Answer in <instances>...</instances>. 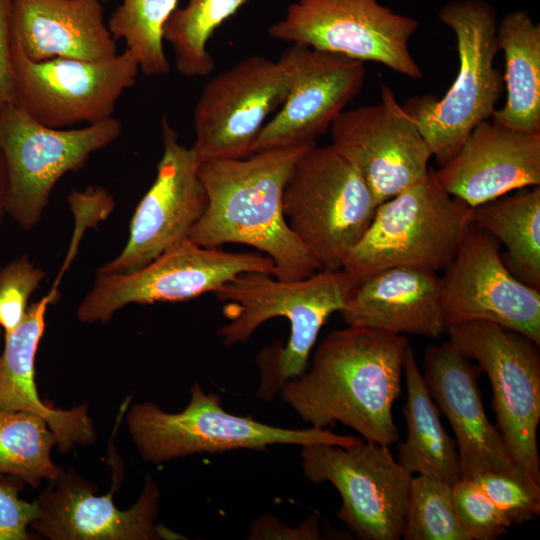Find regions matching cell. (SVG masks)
Instances as JSON below:
<instances>
[{
	"label": "cell",
	"mask_w": 540,
	"mask_h": 540,
	"mask_svg": "<svg viewBox=\"0 0 540 540\" xmlns=\"http://www.w3.org/2000/svg\"><path fill=\"white\" fill-rule=\"evenodd\" d=\"M344 269L319 270L298 280H280L271 274L247 272L216 292L229 322L218 329L226 345L243 343L266 321L286 318L290 336L285 346L275 344L258 356V396L272 400L289 380L308 368L318 334L334 312H340L358 283Z\"/></svg>",
	"instance_id": "obj_3"
},
{
	"label": "cell",
	"mask_w": 540,
	"mask_h": 540,
	"mask_svg": "<svg viewBox=\"0 0 540 540\" xmlns=\"http://www.w3.org/2000/svg\"><path fill=\"white\" fill-rule=\"evenodd\" d=\"M11 34L36 62L105 61L117 54L100 0H12Z\"/></svg>",
	"instance_id": "obj_23"
},
{
	"label": "cell",
	"mask_w": 540,
	"mask_h": 540,
	"mask_svg": "<svg viewBox=\"0 0 540 540\" xmlns=\"http://www.w3.org/2000/svg\"><path fill=\"white\" fill-rule=\"evenodd\" d=\"M497 42L505 59L506 102L492 121L513 130L540 134V25L526 10L498 22Z\"/></svg>",
	"instance_id": "obj_26"
},
{
	"label": "cell",
	"mask_w": 540,
	"mask_h": 540,
	"mask_svg": "<svg viewBox=\"0 0 540 540\" xmlns=\"http://www.w3.org/2000/svg\"><path fill=\"white\" fill-rule=\"evenodd\" d=\"M45 276V270L35 266L27 254L0 269V328L4 335L23 321L29 299Z\"/></svg>",
	"instance_id": "obj_33"
},
{
	"label": "cell",
	"mask_w": 540,
	"mask_h": 540,
	"mask_svg": "<svg viewBox=\"0 0 540 540\" xmlns=\"http://www.w3.org/2000/svg\"><path fill=\"white\" fill-rule=\"evenodd\" d=\"M247 272L274 275L273 260L256 252L204 247L189 237L178 241L144 267L125 274H98L76 314L83 323H107L129 304L181 302L216 292Z\"/></svg>",
	"instance_id": "obj_9"
},
{
	"label": "cell",
	"mask_w": 540,
	"mask_h": 540,
	"mask_svg": "<svg viewBox=\"0 0 540 540\" xmlns=\"http://www.w3.org/2000/svg\"><path fill=\"white\" fill-rule=\"evenodd\" d=\"M440 22L454 33L459 59L457 75L443 97L407 99L402 106L425 139L439 166L460 149L471 131L489 120L504 89L494 66L499 52L497 13L484 0H454L438 11Z\"/></svg>",
	"instance_id": "obj_4"
},
{
	"label": "cell",
	"mask_w": 540,
	"mask_h": 540,
	"mask_svg": "<svg viewBox=\"0 0 540 540\" xmlns=\"http://www.w3.org/2000/svg\"><path fill=\"white\" fill-rule=\"evenodd\" d=\"M58 297L51 290L45 297L29 305L20 325L4 335L0 352V409L28 411L43 417L57 439L62 452L76 444H91L96 433L86 405L71 410H58L45 405L35 383V358L46 326L48 306Z\"/></svg>",
	"instance_id": "obj_24"
},
{
	"label": "cell",
	"mask_w": 540,
	"mask_h": 540,
	"mask_svg": "<svg viewBox=\"0 0 540 540\" xmlns=\"http://www.w3.org/2000/svg\"><path fill=\"white\" fill-rule=\"evenodd\" d=\"M473 222L506 246L502 259L508 270L540 289V187L522 188L474 207Z\"/></svg>",
	"instance_id": "obj_27"
},
{
	"label": "cell",
	"mask_w": 540,
	"mask_h": 540,
	"mask_svg": "<svg viewBox=\"0 0 540 540\" xmlns=\"http://www.w3.org/2000/svg\"><path fill=\"white\" fill-rule=\"evenodd\" d=\"M96 495L97 488L73 472L62 471L37 499L39 516L30 527L51 540H158L181 535L156 524L160 491L146 480L136 503L119 510L112 492Z\"/></svg>",
	"instance_id": "obj_19"
},
{
	"label": "cell",
	"mask_w": 540,
	"mask_h": 540,
	"mask_svg": "<svg viewBox=\"0 0 540 540\" xmlns=\"http://www.w3.org/2000/svg\"><path fill=\"white\" fill-rule=\"evenodd\" d=\"M401 538L472 540L456 513L450 484L427 475L411 478Z\"/></svg>",
	"instance_id": "obj_31"
},
{
	"label": "cell",
	"mask_w": 540,
	"mask_h": 540,
	"mask_svg": "<svg viewBox=\"0 0 540 540\" xmlns=\"http://www.w3.org/2000/svg\"><path fill=\"white\" fill-rule=\"evenodd\" d=\"M301 466L312 482L331 483L342 504L337 517L362 540L402 537L412 474L388 446L368 442L342 447H301Z\"/></svg>",
	"instance_id": "obj_13"
},
{
	"label": "cell",
	"mask_w": 540,
	"mask_h": 540,
	"mask_svg": "<svg viewBox=\"0 0 540 540\" xmlns=\"http://www.w3.org/2000/svg\"><path fill=\"white\" fill-rule=\"evenodd\" d=\"M472 222L473 208L443 190L429 170L377 206L342 269L358 280L397 266L447 269Z\"/></svg>",
	"instance_id": "obj_5"
},
{
	"label": "cell",
	"mask_w": 540,
	"mask_h": 540,
	"mask_svg": "<svg viewBox=\"0 0 540 540\" xmlns=\"http://www.w3.org/2000/svg\"><path fill=\"white\" fill-rule=\"evenodd\" d=\"M12 0H0V106L15 103L11 77Z\"/></svg>",
	"instance_id": "obj_37"
},
{
	"label": "cell",
	"mask_w": 540,
	"mask_h": 540,
	"mask_svg": "<svg viewBox=\"0 0 540 540\" xmlns=\"http://www.w3.org/2000/svg\"><path fill=\"white\" fill-rule=\"evenodd\" d=\"M127 424L143 459L153 463L202 452L264 450L280 444L350 447L362 441L326 428H284L229 413L218 394L206 393L198 384L191 387L189 403L181 412H165L153 402L138 403L130 408Z\"/></svg>",
	"instance_id": "obj_6"
},
{
	"label": "cell",
	"mask_w": 540,
	"mask_h": 540,
	"mask_svg": "<svg viewBox=\"0 0 540 540\" xmlns=\"http://www.w3.org/2000/svg\"><path fill=\"white\" fill-rule=\"evenodd\" d=\"M511 521L520 524L540 513V484L523 471L487 472L471 478Z\"/></svg>",
	"instance_id": "obj_32"
},
{
	"label": "cell",
	"mask_w": 540,
	"mask_h": 540,
	"mask_svg": "<svg viewBox=\"0 0 540 540\" xmlns=\"http://www.w3.org/2000/svg\"><path fill=\"white\" fill-rule=\"evenodd\" d=\"M403 372L407 389L403 409L407 435L398 444V462L410 474L427 475L453 486L462 478L456 441L442 425L438 406L411 346L405 355Z\"/></svg>",
	"instance_id": "obj_25"
},
{
	"label": "cell",
	"mask_w": 540,
	"mask_h": 540,
	"mask_svg": "<svg viewBox=\"0 0 540 540\" xmlns=\"http://www.w3.org/2000/svg\"><path fill=\"white\" fill-rule=\"evenodd\" d=\"M442 294L436 272L390 267L359 280L339 313L348 326L439 338L447 331Z\"/></svg>",
	"instance_id": "obj_22"
},
{
	"label": "cell",
	"mask_w": 540,
	"mask_h": 540,
	"mask_svg": "<svg viewBox=\"0 0 540 540\" xmlns=\"http://www.w3.org/2000/svg\"><path fill=\"white\" fill-rule=\"evenodd\" d=\"M161 128L163 152L155 180L134 211L125 247L98 274H125L144 267L188 237L206 209L194 150L179 142L166 116Z\"/></svg>",
	"instance_id": "obj_17"
},
{
	"label": "cell",
	"mask_w": 540,
	"mask_h": 540,
	"mask_svg": "<svg viewBox=\"0 0 540 540\" xmlns=\"http://www.w3.org/2000/svg\"><path fill=\"white\" fill-rule=\"evenodd\" d=\"M430 172L443 190L472 208L539 186L540 134L483 121L448 162Z\"/></svg>",
	"instance_id": "obj_20"
},
{
	"label": "cell",
	"mask_w": 540,
	"mask_h": 540,
	"mask_svg": "<svg viewBox=\"0 0 540 540\" xmlns=\"http://www.w3.org/2000/svg\"><path fill=\"white\" fill-rule=\"evenodd\" d=\"M423 378L456 436L461 477L487 472L515 473L499 430L488 420L477 385V370L449 341L429 346Z\"/></svg>",
	"instance_id": "obj_21"
},
{
	"label": "cell",
	"mask_w": 540,
	"mask_h": 540,
	"mask_svg": "<svg viewBox=\"0 0 540 540\" xmlns=\"http://www.w3.org/2000/svg\"><path fill=\"white\" fill-rule=\"evenodd\" d=\"M10 64L15 104L42 125L59 129L113 117L117 101L134 86L140 71L127 49L105 61L36 62L13 36Z\"/></svg>",
	"instance_id": "obj_11"
},
{
	"label": "cell",
	"mask_w": 540,
	"mask_h": 540,
	"mask_svg": "<svg viewBox=\"0 0 540 540\" xmlns=\"http://www.w3.org/2000/svg\"><path fill=\"white\" fill-rule=\"evenodd\" d=\"M458 518L472 540H493L508 532V517L471 478H461L452 486Z\"/></svg>",
	"instance_id": "obj_34"
},
{
	"label": "cell",
	"mask_w": 540,
	"mask_h": 540,
	"mask_svg": "<svg viewBox=\"0 0 540 540\" xmlns=\"http://www.w3.org/2000/svg\"><path fill=\"white\" fill-rule=\"evenodd\" d=\"M280 58L290 71L288 94L278 113L261 128L252 153L316 144L364 84V62L341 54L292 44Z\"/></svg>",
	"instance_id": "obj_18"
},
{
	"label": "cell",
	"mask_w": 540,
	"mask_h": 540,
	"mask_svg": "<svg viewBox=\"0 0 540 540\" xmlns=\"http://www.w3.org/2000/svg\"><path fill=\"white\" fill-rule=\"evenodd\" d=\"M447 332L448 341L487 374L504 443L517 467L540 484L539 345L519 332L488 321L454 324Z\"/></svg>",
	"instance_id": "obj_10"
},
{
	"label": "cell",
	"mask_w": 540,
	"mask_h": 540,
	"mask_svg": "<svg viewBox=\"0 0 540 540\" xmlns=\"http://www.w3.org/2000/svg\"><path fill=\"white\" fill-rule=\"evenodd\" d=\"M249 539H307L321 538L319 516L312 514L297 527H289L272 515H266L252 522Z\"/></svg>",
	"instance_id": "obj_36"
},
{
	"label": "cell",
	"mask_w": 540,
	"mask_h": 540,
	"mask_svg": "<svg viewBox=\"0 0 540 540\" xmlns=\"http://www.w3.org/2000/svg\"><path fill=\"white\" fill-rule=\"evenodd\" d=\"M330 129L331 146L361 176L377 205L429 172L428 144L384 84L380 102L344 110Z\"/></svg>",
	"instance_id": "obj_15"
},
{
	"label": "cell",
	"mask_w": 540,
	"mask_h": 540,
	"mask_svg": "<svg viewBox=\"0 0 540 540\" xmlns=\"http://www.w3.org/2000/svg\"><path fill=\"white\" fill-rule=\"evenodd\" d=\"M377 206L361 176L331 145L305 151L283 191L286 221L320 270L342 269Z\"/></svg>",
	"instance_id": "obj_7"
},
{
	"label": "cell",
	"mask_w": 540,
	"mask_h": 540,
	"mask_svg": "<svg viewBox=\"0 0 540 540\" xmlns=\"http://www.w3.org/2000/svg\"><path fill=\"white\" fill-rule=\"evenodd\" d=\"M290 79L282 58L253 55L209 80L193 114L199 164L251 155L265 119L286 99Z\"/></svg>",
	"instance_id": "obj_14"
},
{
	"label": "cell",
	"mask_w": 540,
	"mask_h": 540,
	"mask_svg": "<svg viewBox=\"0 0 540 540\" xmlns=\"http://www.w3.org/2000/svg\"><path fill=\"white\" fill-rule=\"evenodd\" d=\"M247 0H189L176 8L163 27V40L174 53L176 68L186 77H203L215 68L206 46L219 26Z\"/></svg>",
	"instance_id": "obj_29"
},
{
	"label": "cell",
	"mask_w": 540,
	"mask_h": 540,
	"mask_svg": "<svg viewBox=\"0 0 540 540\" xmlns=\"http://www.w3.org/2000/svg\"><path fill=\"white\" fill-rule=\"evenodd\" d=\"M122 122L111 117L77 129L44 126L15 103L0 106V149L7 170L6 213L22 229L36 226L54 186L89 156L114 142Z\"/></svg>",
	"instance_id": "obj_8"
},
{
	"label": "cell",
	"mask_w": 540,
	"mask_h": 540,
	"mask_svg": "<svg viewBox=\"0 0 540 540\" xmlns=\"http://www.w3.org/2000/svg\"><path fill=\"white\" fill-rule=\"evenodd\" d=\"M55 445L57 439L40 415L0 409V474L33 488L43 479L54 482L62 472L51 459Z\"/></svg>",
	"instance_id": "obj_28"
},
{
	"label": "cell",
	"mask_w": 540,
	"mask_h": 540,
	"mask_svg": "<svg viewBox=\"0 0 540 540\" xmlns=\"http://www.w3.org/2000/svg\"><path fill=\"white\" fill-rule=\"evenodd\" d=\"M178 0H122L108 21L113 38L124 40L147 77L169 73L163 47V27Z\"/></svg>",
	"instance_id": "obj_30"
},
{
	"label": "cell",
	"mask_w": 540,
	"mask_h": 540,
	"mask_svg": "<svg viewBox=\"0 0 540 540\" xmlns=\"http://www.w3.org/2000/svg\"><path fill=\"white\" fill-rule=\"evenodd\" d=\"M23 481L0 474V540H30L31 523L39 516L38 501L27 502L19 497Z\"/></svg>",
	"instance_id": "obj_35"
},
{
	"label": "cell",
	"mask_w": 540,
	"mask_h": 540,
	"mask_svg": "<svg viewBox=\"0 0 540 540\" xmlns=\"http://www.w3.org/2000/svg\"><path fill=\"white\" fill-rule=\"evenodd\" d=\"M7 170L3 153L0 149V225L2 224L6 213L7 196Z\"/></svg>",
	"instance_id": "obj_38"
},
{
	"label": "cell",
	"mask_w": 540,
	"mask_h": 540,
	"mask_svg": "<svg viewBox=\"0 0 540 540\" xmlns=\"http://www.w3.org/2000/svg\"><path fill=\"white\" fill-rule=\"evenodd\" d=\"M311 145L258 151L239 159L199 164L206 209L188 237L204 247L244 244L270 257L274 277H309L319 267L290 229L283 212V191L298 159Z\"/></svg>",
	"instance_id": "obj_2"
},
{
	"label": "cell",
	"mask_w": 540,
	"mask_h": 540,
	"mask_svg": "<svg viewBox=\"0 0 540 540\" xmlns=\"http://www.w3.org/2000/svg\"><path fill=\"white\" fill-rule=\"evenodd\" d=\"M0 334H1V328H0Z\"/></svg>",
	"instance_id": "obj_39"
},
{
	"label": "cell",
	"mask_w": 540,
	"mask_h": 540,
	"mask_svg": "<svg viewBox=\"0 0 540 540\" xmlns=\"http://www.w3.org/2000/svg\"><path fill=\"white\" fill-rule=\"evenodd\" d=\"M415 18L394 12L379 0H298L268 28L271 38L377 62L412 79L422 78L409 41Z\"/></svg>",
	"instance_id": "obj_12"
},
{
	"label": "cell",
	"mask_w": 540,
	"mask_h": 540,
	"mask_svg": "<svg viewBox=\"0 0 540 540\" xmlns=\"http://www.w3.org/2000/svg\"><path fill=\"white\" fill-rule=\"evenodd\" d=\"M409 340L361 326L330 332L309 369L287 381L282 400L312 427L339 422L366 441L390 446L399 440L392 407L401 394Z\"/></svg>",
	"instance_id": "obj_1"
},
{
	"label": "cell",
	"mask_w": 540,
	"mask_h": 540,
	"mask_svg": "<svg viewBox=\"0 0 540 540\" xmlns=\"http://www.w3.org/2000/svg\"><path fill=\"white\" fill-rule=\"evenodd\" d=\"M447 269L442 294L447 328L488 321L540 345V289L508 270L496 238L472 222Z\"/></svg>",
	"instance_id": "obj_16"
}]
</instances>
